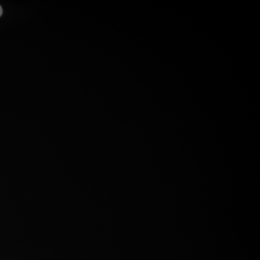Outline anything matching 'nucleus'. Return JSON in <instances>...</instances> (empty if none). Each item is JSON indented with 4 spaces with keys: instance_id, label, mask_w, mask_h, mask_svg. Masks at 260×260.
<instances>
[{
    "instance_id": "1",
    "label": "nucleus",
    "mask_w": 260,
    "mask_h": 260,
    "mask_svg": "<svg viewBox=\"0 0 260 260\" xmlns=\"http://www.w3.org/2000/svg\"><path fill=\"white\" fill-rule=\"evenodd\" d=\"M2 14H3V9H2L1 6H0V17H1Z\"/></svg>"
}]
</instances>
